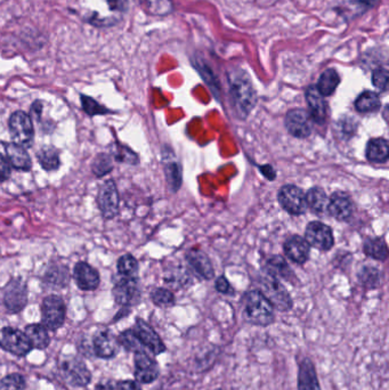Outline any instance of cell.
<instances>
[{
    "label": "cell",
    "mask_w": 389,
    "mask_h": 390,
    "mask_svg": "<svg viewBox=\"0 0 389 390\" xmlns=\"http://www.w3.org/2000/svg\"><path fill=\"white\" fill-rule=\"evenodd\" d=\"M25 379L20 373H12L0 380V390H23Z\"/></svg>",
    "instance_id": "obj_37"
},
{
    "label": "cell",
    "mask_w": 389,
    "mask_h": 390,
    "mask_svg": "<svg viewBox=\"0 0 389 390\" xmlns=\"http://www.w3.org/2000/svg\"><path fill=\"white\" fill-rule=\"evenodd\" d=\"M135 379L138 384H152L159 378V364L154 356L145 350H140L134 353Z\"/></svg>",
    "instance_id": "obj_8"
},
{
    "label": "cell",
    "mask_w": 389,
    "mask_h": 390,
    "mask_svg": "<svg viewBox=\"0 0 389 390\" xmlns=\"http://www.w3.org/2000/svg\"><path fill=\"white\" fill-rule=\"evenodd\" d=\"M118 341L128 352L136 353V352H140V350H145L143 347L140 346V341L138 340V338L135 337L134 332H133L131 329V330H126V331L120 333ZM145 352H147V350H145Z\"/></svg>",
    "instance_id": "obj_35"
},
{
    "label": "cell",
    "mask_w": 389,
    "mask_h": 390,
    "mask_svg": "<svg viewBox=\"0 0 389 390\" xmlns=\"http://www.w3.org/2000/svg\"><path fill=\"white\" fill-rule=\"evenodd\" d=\"M268 274L274 276H280L286 281H289L293 278V273L291 272L289 266L286 264V260L281 256H273L270 258L267 262Z\"/></svg>",
    "instance_id": "obj_31"
},
{
    "label": "cell",
    "mask_w": 389,
    "mask_h": 390,
    "mask_svg": "<svg viewBox=\"0 0 389 390\" xmlns=\"http://www.w3.org/2000/svg\"><path fill=\"white\" fill-rule=\"evenodd\" d=\"M286 128L293 137L307 138L314 128V121L309 111L293 109L286 113Z\"/></svg>",
    "instance_id": "obj_9"
},
{
    "label": "cell",
    "mask_w": 389,
    "mask_h": 390,
    "mask_svg": "<svg viewBox=\"0 0 389 390\" xmlns=\"http://www.w3.org/2000/svg\"><path fill=\"white\" fill-rule=\"evenodd\" d=\"M305 240L309 246L320 251H328L335 244L332 230L328 225L320 222H311L307 225Z\"/></svg>",
    "instance_id": "obj_12"
},
{
    "label": "cell",
    "mask_w": 389,
    "mask_h": 390,
    "mask_svg": "<svg viewBox=\"0 0 389 390\" xmlns=\"http://www.w3.org/2000/svg\"><path fill=\"white\" fill-rule=\"evenodd\" d=\"M242 300L244 321L262 328L274 323L275 308L260 291H248Z\"/></svg>",
    "instance_id": "obj_2"
},
{
    "label": "cell",
    "mask_w": 389,
    "mask_h": 390,
    "mask_svg": "<svg viewBox=\"0 0 389 390\" xmlns=\"http://www.w3.org/2000/svg\"><path fill=\"white\" fill-rule=\"evenodd\" d=\"M115 158L119 161H122V163H138V156L134 152H131L129 149L124 147H119L117 150H115Z\"/></svg>",
    "instance_id": "obj_42"
},
{
    "label": "cell",
    "mask_w": 389,
    "mask_h": 390,
    "mask_svg": "<svg viewBox=\"0 0 389 390\" xmlns=\"http://www.w3.org/2000/svg\"><path fill=\"white\" fill-rule=\"evenodd\" d=\"M113 296L119 305L133 306L140 299V289L136 278L122 276L113 287Z\"/></svg>",
    "instance_id": "obj_14"
},
{
    "label": "cell",
    "mask_w": 389,
    "mask_h": 390,
    "mask_svg": "<svg viewBox=\"0 0 389 390\" xmlns=\"http://www.w3.org/2000/svg\"><path fill=\"white\" fill-rule=\"evenodd\" d=\"M380 273L374 267H365L360 273V281L363 284H367L369 287H374L379 283Z\"/></svg>",
    "instance_id": "obj_41"
},
{
    "label": "cell",
    "mask_w": 389,
    "mask_h": 390,
    "mask_svg": "<svg viewBox=\"0 0 389 390\" xmlns=\"http://www.w3.org/2000/svg\"><path fill=\"white\" fill-rule=\"evenodd\" d=\"M259 291L267 298L268 301L280 312H289L293 303L289 292L279 280L267 274L259 281Z\"/></svg>",
    "instance_id": "obj_3"
},
{
    "label": "cell",
    "mask_w": 389,
    "mask_h": 390,
    "mask_svg": "<svg viewBox=\"0 0 389 390\" xmlns=\"http://www.w3.org/2000/svg\"><path fill=\"white\" fill-rule=\"evenodd\" d=\"M122 390H142L140 384L136 380H125L120 382Z\"/></svg>",
    "instance_id": "obj_46"
},
{
    "label": "cell",
    "mask_w": 389,
    "mask_h": 390,
    "mask_svg": "<svg viewBox=\"0 0 389 390\" xmlns=\"http://www.w3.org/2000/svg\"><path fill=\"white\" fill-rule=\"evenodd\" d=\"M75 280L81 290H95L100 284V274L86 262H78L75 267Z\"/></svg>",
    "instance_id": "obj_21"
},
{
    "label": "cell",
    "mask_w": 389,
    "mask_h": 390,
    "mask_svg": "<svg viewBox=\"0 0 389 390\" xmlns=\"http://www.w3.org/2000/svg\"><path fill=\"white\" fill-rule=\"evenodd\" d=\"M144 10L152 16L169 15L174 12V3L173 0H140Z\"/></svg>",
    "instance_id": "obj_29"
},
{
    "label": "cell",
    "mask_w": 389,
    "mask_h": 390,
    "mask_svg": "<svg viewBox=\"0 0 389 390\" xmlns=\"http://www.w3.org/2000/svg\"><path fill=\"white\" fill-rule=\"evenodd\" d=\"M131 330L134 332L135 337L140 341V346L143 347L147 353L158 356L167 352V347L159 334L156 333V330L144 320H136V323Z\"/></svg>",
    "instance_id": "obj_4"
},
{
    "label": "cell",
    "mask_w": 389,
    "mask_h": 390,
    "mask_svg": "<svg viewBox=\"0 0 389 390\" xmlns=\"http://www.w3.org/2000/svg\"><path fill=\"white\" fill-rule=\"evenodd\" d=\"M81 103H82V109L89 116H96V114H106L109 113V110H106L104 107H101L96 100H93L91 97L81 95Z\"/></svg>",
    "instance_id": "obj_38"
},
{
    "label": "cell",
    "mask_w": 389,
    "mask_h": 390,
    "mask_svg": "<svg viewBox=\"0 0 389 390\" xmlns=\"http://www.w3.org/2000/svg\"><path fill=\"white\" fill-rule=\"evenodd\" d=\"M186 260L189 265L192 267L196 275L205 280H210L215 276L212 262L209 260L206 253H203L200 250H190L186 253Z\"/></svg>",
    "instance_id": "obj_22"
},
{
    "label": "cell",
    "mask_w": 389,
    "mask_h": 390,
    "mask_svg": "<svg viewBox=\"0 0 389 390\" xmlns=\"http://www.w3.org/2000/svg\"><path fill=\"white\" fill-rule=\"evenodd\" d=\"M138 271V262L131 255H125L118 260V272L126 278H136Z\"/></svg>",
    "instance_id": "obj_33"
},
{
    "label": "cell",
    "mask_w": 389,
    "mask_h": 390,
    "mask_svg": "<svg viewBox=\"0 0 389 390\" xmlns=\"http://www.w3.org/2000/svg\"><path fill=\"white\" fill-rule=\"evenodd\" d=\"M306 102L309 104V112L313 121L318 122V125H323L327 121L329 107L325 97L320 94L316 86H309L306 89Z\"/></svg>",
    "instance_id": "obj_17"
},
{
    "label": "cell",
    "mask_w": 389,
    "mask_h": 390,
    "mask_svg": "<svg viewBox=\"0 0 389 390\" xmlns=\"http://www.w3.org/2000/svg\"><path fill=\"white\" fill-rule=\"evenodd\" d=\"M93 172L95 175L104 176L112 170V159L105 153H101L94 159Z\"/></svg>",
    "instance_id": "obj_36"
},
{
    "label": "cell",
    "mask_w": 389,
    "mask_h": 390,
    "mask_svg": "<svg viewBox=\"0 0 389 390\" xmlns=\"http://www.w3.org/2000/svg\"><path fill=\"white\" fill-rule=\"evenodd\" d=\"M306 202L307 208L313 211L315 215L322 216L327 213L328 204H329V197L324 192L323 188H313L306 194Z\"/></svg>",
    "instance_id": "obj_25"
},
{
    "label": "cell",
    "mask_w": 389,
    "mask_h": 390,
    "mask_svg": "<svg viewBox=\"0 0 389 390\" xmlns=\"http://www.w3.org/2000/svg\"><path fill=\"white\" fill-rule=\"evenodd\" d=\"M98 207L105 218H113L118 215L119 194L115 181H106L98 193Z\"/></svg>",
    "instance_id": "obj_15"
},
{
    "label": "cell",
    "mask_w": 389,
    "mask_h": 390,
    "mask_svg": "<svg viewBox=\"0 0 389 390\" xmlns=\"http://www.w3.org/2000/svg\"><path fill=\"white\" fill-rule=\"evenodd\" d=\"M24 333L31 343L32 348L45 350L50 343L48 330L43 324H30L25 328Z\"/></svg>",
    "instance_id": "obj_26"
},
{
    "label": "cell",
    "mask_w": 389,
    "mask_h": 390,
    "mask_svg": "<svg viewBox=\"0 0 389 390\" xmlns=\"http://www.w3.org/2000/svg\"><path fill=\"white\" fill-rule=\"evenodd\" d=\"M372 84L378 91H386L388 87V71L383 68L374 70L372 73Z\"/></svg>",
    "instance_id": "obj_40"
},
{
    "label": "cell",
    "mask_w": 389,
    "mask_h": 390,
    "mask_svg": "<svg viewBox=\"0 0 389 390\" xmlns=\"http://www.w3.org/2000/svg\"><path fill=\"white\" fill-rule=\"evenodd\" d=\"M358 1H360V3H362V6L370 8V7L374 6L379 0H358Z\"/></svg>",
    "instance_id": "obj_49"
},
{
    "label": "cell",
    "mask_w": 389,
    "mask_h": 390,
    "mask_svg": "<svg viewBox=\"0 0 389 390\" xmlns=\"http://www.w3.org/2000/svg\"><path fill=\"white\" fill-rule=\"evenodd\" d=\"M365 253L367 256L381 262L388 258V248L383 239H369L365 241Z\"/></svg>",
    "instance_id": "obj_30"
},
{
    "label": "cell",
    "mask_w": 389,
    "mask_h": 390,
    "mask_svg": "<svg viewBox=\"0 0 389 390\" xmlns=\"http://www.w3.org/2000/svg\"><path fill=\"white\" fill-rule=\"evenodd\" d=\"M230 97L234 109L241 119L247 118L255 107L257 94L249 75L242 70L233 71L230 75Z\"/></svg>",
    "instance_id": "obj_1"
},
{
    "label": "cell",
    "mask_w": 389,
    "mask_h": 390,
    "mask_svg": "<svg viewBox=\"0 0 389 390\" xmlns=\"http://www.w3.org/2000/svg\"><path fill=\"white\" fill-rule=\"evenodd\" d=\"M309 246L305 239L299 235L289 237L284 243V253L291 262L305 264L309 258Z\"/></svg>",
    "instance_id": "obj_19"
},
{
    "label": "cell",
    "mask_w": 389,
    "mask_h": 390,
    "mask_svg": "<svg viewBox=\"0 0 389 390\" xmlns=\"http://www.w3.org/2000/svg\"><path fill=\"white\" fill-rule=\"evenodd\" d=\"M63 377L72 386L82 387L91 382V371L78 357H68L61 363Z\"/></svg>",
    "instance_id": "obj_11"
},
{
    "label": "cell",
    "mask_w": 389,
    "mask_h": 390,
    "mask_svg": "<svg viewBox=\"0 0 389 390\" xmlns=\"http://www.w3.org/2000/svg\"><path fill=\"white\" fill-rule=\"evenodd\" d=\"M41 109H43V105H41V102H36V103L34 104L31 111L36 119L41 118Z\"/></svg>",
    "instance_id": "obj_48"
},
{
    "label": "cell",
    "mask_w": 389,
    "mask_h": 390,
    "mask_svg": "<svg viewBox=\"0 0 389 390\" xmlns=\"http://www.w3.org/2000/svg\"><path fill=\"white\" fill-rule=\"evenodd\" d=\"M38 160L45 170H55L59 166V156L54 147H45L37 154Z\"/></svg>",
    "instance_id": "obj_32"
},
{
    "label": "cell",
    "mask_w": 389,
    "mask_h": 390,
    "mask_svg": "<svg viewBox=\"0 0 389 390\" xmlns=\"http://www.w3.org/2000/svg\"><path fill=\"white\" fill-rule=\"evenodd\" d=\"M10 130L13 143L20 147H31L34 142V126L31 119L22 111L13 113L10 119Z\"/></svg>",
    "instance_id": "obj_7"
},
{
    "label": "cell",
    "mask_w": 389,
    "mask_h": 390,
    "mask_svg": "<svg viewBox=\"0 0 389 390\" xmlns=\"http://www.w3.org/2000/svg\"><path fill=\"white\" fill-rule=\"evenodd\" d=\"M95 390H122V384L119 381L108 380L97 384Z\"/></svg>",
    "instance_id": "obj_45"
},
{
    "label": "cell",
    "mask_w": 389,
    "mask_h": 390,
    "mask_svg": "<svg viewBox=\"0 0 389 390\" xmlns=\"http://www.w3.org/2000/svg\"><path fill=\"white\" fill-rule=\"evenodd\" d=\"M7 158L10 160V165L19 170H29L31 168V159L27 153L24 147H20L17 144L10 143L6 145Z\"/></svg>",
    "instance_id": "obj_24"
},
{
    "label": "cell",
    "mask_w": 389,
    "mask_h": 390,
    "mask_svg": "<svg viewBox=\"0 0 389 390\" xmlns=\"http://www.w3.org/2000/svg\"><path fill=\"white\" fill-rule=\"evenodd\" d=\"M46 280L48 283L59 285V287H64L68 281L69 276L66 269H52L48 274H46Z\"/></svg>",
    "instance_id": "obj_39"
},
{
    "label": "cell",
    "mask_w": 389,
    "mask_h": 390,
    "mask_svg": "<svg viewBox=\"0 0 389 390\" xmlns=\"http://www.w3.org/2000/svg\"><path fill=\"white\" fill-rule=\"evenodd\" d=\"M10 175V163L0 154V181H6Z\"/></svg>",
    "instance_id": "obj_44"
},
{
    "label": "cell",
    "mask_w": 389,
    "mask_h": 390,
    "mask_svg": "<svg viewBox=\"0 0 389 390\" xmlns=\"http://www.w3.org/2000/svg\"><path fill=\"white\" fill-rule=\"evenodd\" d=\"M370 163H385L389 158L388 142L385 138H374L367 145L365 151Z\"/></svg>",
    "instance_id": "obj_23"
},
{
    "label": "cell",
    "mask_w": 389,
    "mask_h": 390,
    "mask_svg": "<svg viewBox=\"0 0 389 390\" xmlns=\"http://www.w3.org/2000/svg\"><path fill=\"white\" fill-rule=\"evenodd\" d=\"M327 211L330 213L331 217L336 218L337 220H340V222L347 220L351 218L353 213L352 201L345 193H342V192L333 193L332 197L329 199Z\"/></svg>",
    "instance_id": "obj_20"
},
{
    "label": "cell",
    "mask_w": 389,
    "mask_h": 390,
    "mask_svg": "<svg viewBox=\"0 0 389 390\" xmlns=\"http://www.w3.org/2000/svg\"><path fill=\"white\" fill-rule=\"evenodd\" d=\"M297 389L322 390L314 362L309 357H304L299 362L298 373H297Z\"/></svg>",
    "instance_id": "obj_16"
},
{
    "label": "cell",
    "mask_w": 389,
    "mask_h": 390,
    "mask_svg": "<svg viewBox=\"0 0 389 390\" xmlns=\"http://www.w3.org/2000/svg\"><path fill=\"white\" fill-rule=\"evenodd\" d=\"M112 10H125L126 0H108Z\"/></svg>",
    "instance_id": "obj_47"
},
{
    "label": "cell",
    "mask_w": 389,
    "mask_h": 390,
    "mask_svg": "<svg viewBox=\"0 0 389 390\" xmlns=\"http://www.w3.org/2000/svg\"><path fill=\"white\" fill-rule=\"evenodd\" d=\"M151 299L156 306L163 307V308L174 306L175 301H176L172 291L163 289V287H158L156 290H153L151 294Z\"/></svg>",
    "instance_id": "obj_34"
},
{
    "label": "cell",
    "mask_w": 389,
    "mask_h": 390,
    "mask_svg": "<svg viewBox=\"0 0 389 390\" xmlns=\"http://www.w3.org/2000/svg\"><path fill=\"white\" fill-rule=\"evenodd\" d=\"M340 84V75L337 70L327 69L321 75L316 88L322 96L328 97L336 91Z\"/></svg>",
    "instance_id": "obj_27"
},
{
    "label": "cell",
    "mask_w": 389,
    "mask_h": 390,
    "mask_svg": "<svg viewBox=\"0 0 389 390\" xmlns=\"http://www.w3.org/2000/svg\"><path fill=\"white\" fill-rule=\"evenodd\" d=\"M119 343L118 338H115L109 331L100 332L96 337L94 338L93 350L94 354L100 359H111L118 353Z\"/></svg>",
    "instance_id": "obj_18"
},
{
    "label": "cell",
    "mask_w": 389,
    "mask_h": 390,
    "mask_svg": "<svg viewBox=\"0 0 389 390\" xmlns=\"http://www.w3.org/2000/svg\"><path fill=\"white\" fill-rule=\"evenodd\" d=\"M0 348L15 356H25L32 350L31 343L24 332L6 327L0 330Z\"/></svg>",
    "instance_id": "obj_6"
},
{
    "label": "cell",
    "mask_w": 389,
    "mask_h": 390,
    "mask_svg": "<svg viewBox=\"0 0 389 390\" xmlns=\"http://www.w3.org/2000/svg\"><path fill=\"white\" fill-rule=\"evenodd\" d=\"M279 202L291 215L299 216L306 213L307 202L306 194L295 185H284L279 192Z\"/></svg>",
    "instance_id": "obj_10"
},
{
    "label": "cell",
    "mask_w": 389,
    "mask_h": 390,
    "mask_svg": "<svg viewBox=\"0 0 389 390\" xmlns=\"http://www.w3.org/2000/svg\"><path fill=\"white\" fill-rule=\"evenodd\" d=\"M216 290L223 294H228V296H233L235 291L230 287V282L225 278V276H219L216 280Z\"/></svg>",
    "instance_id": "obj_43"
},
{
    "label": "cell",
    "mask_w": 389,
    "mask_h": 390,
    "mask_svg": "<svg viewBox=\"0 0 389 390\" xmlns=\"http://www.w3.org/2000/svg\"><path fill=\"white\" fill-rule=\"evenodd\" d=\"M43 325L47 330L55 331L66 321V309L62 298L55 294L46 297L41 307Z\"/></svg>",
    "instance_id": "obj_5"
},
{
    "label": "cell",
    "mask_w": 389,
    "mask_h": 390,
    "mask_svg": "<svg viewBox=\"0 0 389 390\" xmlns=\"http://www.w3.org/2000/svg\"><path fill=\"white\" fill-rule=\"evenodd\" d=\"M28 303V289L21 278H14L3 291V303L10 313H19Z\"/></svg>",
    "instance_id": "obj_13"
},
{
    "label": "cell",
    "mask_w": 389,
    "mask_h": 390,
    "mask_svg": "<svg viewBox=\"0 0 389 390\" xmlns=\"http://www.w3.org/2000/svg\"><path fill=\"white\" fill-rule=\"evenodd\" d=\"M215 390H225V389H221V388H218V389H215Z\"/></svg>",
    "instance_id": "obj_50"
},
{
    "label": "cell",
    "mask_w": 389,
    "mask_h": 390,
    "mask_svg": "<svg viewBox=\"0 0 389 390\" xmlns=\"http://www.w3.org/2000/svg\"><path fill=\"white\" fill-rule=\"evenodd\" d=\"M380 107H381V100H380L379 95L374 91H363L355 100V107L358 112H376L380 109Z\"/></svg>",
    "instance_id": "obj_28"
}]
</instances>
